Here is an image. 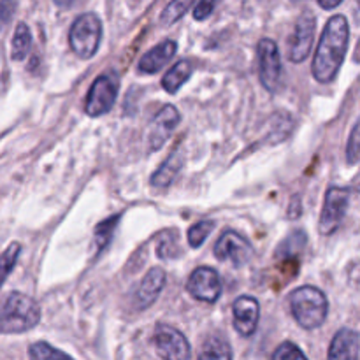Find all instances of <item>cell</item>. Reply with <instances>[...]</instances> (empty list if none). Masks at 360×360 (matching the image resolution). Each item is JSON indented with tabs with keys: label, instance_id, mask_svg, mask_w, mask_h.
<instances>
[{
	"label": "cell",
	"instance_id": "obj_30",
	"mask_svg": "<svg viewBox=\"0 0 360 360\" xmlns=\"http://www.w3.org/2000/svg\"><path fill=\"white\" fill-rule=\"evenodd\" d=\"M341 2H343V0H319L320 7H322V9H327V11L336 9Z\"/></svg>",
	"mask_w": 360,
	"mask_h": 360
},
{
	"label": "cell",
	"instance_id": "obj_3",
	"mask_svg": "<svg viewBox=\"0 0 360 360\" xmlns=\"http://www.w3.org/2000/svg\"><path fill=\"white\" fill-rule=\"evenodd\" d=\"M290 311L295 322L306 330L319 329L329 313V301L320 288L306 285L290 295Z\"/></svg>",
	"mask_w": 360,
	"mask_h": 360
},
{
	"label": "cell",
	"instance_id": "obj_20",
	"mask_svg": "<svg viewBox=\"0 0 360 360\" xmlns=\"http://www.w3.org/2000/svg\"><path fill=\"white\" fill-rule=\"evenodd\" d=\"M32 49V34L27 23H20L14 30L13 44H11V56L16 62H21L28 56Z\"/></svg>",
	"mask_w": 360,
	"mask_h": 360
},
{
	"label": "cell",
	"instance_id": "obj_7",
	"mask_svg": "<svg viewBox=\"0 0 360 360\" xmlns=\"http://www.w3.org/2000/svg\"><path fill=\"white\" fill-rule=\"evenodd\" d=\"M153 345L158 357L164 360H190L192 348L181 330L160 323L153 334Z\"/></svg>",
	"mask_w": 360,
	"mask_h": 360
},
{
	"label": "cell",
	"instance_id": "obj_24",
	"mask_svg": "<svg viewBox=\"0 0 360 360\" xmlns=\"http://www.w3.org/2000/svg\"><path fill=\"white\" fill-rule=\"evenodd\" d=\"M118 220L120 217L108 218V220L101 221V224L95 227V243H97V248L101 250V252L111 243L112 234H115L116 231V225H118Z\"/></svg>",
	"mask_w": 360,
	"mask_h": 360
},
{
	"label": "cell",
	"instance_id": "obj_5",
	"mask_svg": "<svg viewBox=\"0 0 360 360\" xmlns=\"http://www.w3.org/2000/svg\"><path fill=\"white\" fill-rule=\"evenodd\" d=\"M118 77L115 74H102L90 86L84 102V112L91 118L105 115L111 111L118 97Z\"/></svg>",
	"mask_w": 360,
	"mask_h": 360
},
{
	"label": "cell",
	"instance_id": "obj_32",
	"mask_svg": "<svg viewBox=\"0 0 360 360\" xmlns=\"http://www.w3.org/2000/svg\"><path fill=\"white\" fill-rule=\"evenodd\" d=\"M292 2H302V0H292Z\"/></svg>",
	"mask_w": 360,
	"mask_h": 360
},
{
	"label": "cell",
	"instance_id": "obj_15",
	"mask_svg": "<svg viewBox=\"0 0 360 360\" xmlns=\"http://www.w3.org/2000/svg\"><path fill=\"white\" fill-rule=\"evenodd\" d=\"M176 49L178 44L171 39H165V41L158 42L155 48H151L143 58L139 60V72L143 74H155L158 70L164 69L169 62L172 60V56L176 55Z\"/></svg>",
	"mask_w": 360,
	"mask_h": 360
},
{
	"label": "cell",
	"instance_id": "obj_6",
	"mask_svg": "<svg viewBox=\"0 0 360 360\" xmlns=\"http://www.w3.org/2000/svg\"><path fill=\"white\" fill-rule=\"evenodd\" d=\"M259 76L260 83L267 91H278L281 86L283 77V67H281L280 49L273 39H260L259 46Z\"/></svg>",
	"mask_w": 360,
	"mask_h": 360
},
{
	"label": "cell",
	"instance_id": "obj_27",
	"mask_svg": "<svg viewBox=\"0 0 360 360\" xmlns=\"http://www.w3.org/2000/svg\"><path fill=\"white\" fill-rule=\"evenodd\" d=\"M220 4V0H200L199 4L193 9V18L197 21H202L206 18H210L213 14V11L217 9V6Z\"/></svg>",
	"mask_w": 360,
	"mask_h": 360
},
{
	"label": "cell",
	"instance_id": "obj_10",
	"mask_svg": "<svg viewBox=\"0 0 360 360\" xmlns=\"http://www.w3.org/2000/svg\"><path fill=\"white\" fill-rule=\"evenodd\" d=\"M316 20L311 13L301 14L295 23V30L288 42V58L294 63H301L308 58L311 51L313 39H315Z\"/></svg>",
	"mask_w": 360,
	"mask_h": 360
},
{
	"label": "cell",
	"instance_id": "obj_22",
	"mask_svg": "<svg viewBox=\"0 0 360 360\" xmlns=\"http://www.w3.org/2000/svg\"><path fill=\"white\" fill-rule=\"evenodd\" d=\"M20 255H21L20 243H11V245L6 248V252L0 253V288H2V285L6 283L7 276L13 273Z\"/></svg>",
	"mask_w": 360,
	"mask_h": 360
},
{
	"label": "cell",
	"instance_id": "obj_21",
	"mask_svg": "<svg viewBox=\"0 0 360 360\" xmlns=\"http://www.w3.org/2000/svg\"><path fill=\"white\" fill-rule=\"evenodd\" d=\"M28 355H30V360H74L65 352L51 347L46 341H37V343L32 345L28 348Z\"/></svg>",
	"mask_w": 360,
	"mask_h": 360
},
{
	"label": "cell",
	"instance_id": "obj_8",
	"mask_svg": "<svg viewBox=\"0 0 360 360\" xmlns=\"http://www.w3.org/2000/svg\"><path fill=\"white\" fill-rule=\"evenodd\" d=\"M350 204V190L341 186H330L326 193L322 213H320V232L323 236H330L338 231L347 214Z\"/></svg>",
	"mask_w": 360,
	"mask_h": 360
},
{
	"label": "cell",
	"instance_id": "obj_13",
	"mask_svg": "<svg viewBox=\"0 0 360 360\" xmlns=\"http://www.w3.org/2000/svg\"><path fill=\"white\" fill-rule=\"evenodd\" d=\"M179 115L178 109L174 105H165L160 112L153 118L150 127V134H148V144H150L151 151L160 150L165 144V141L171 137V134L174 132L176 127L179 125Z\"/></svg>",
	"mask_w": 360,
	"mask_h": 360
},
{
	"label": "cell",
	"instance_id": "obj_12",
	"mask_svg": "<svg viewBox=\"0 0 360 360\" xmlns=\"http://www.w3.org/2000/svg\"><path fill=\"white\" fill-rule=\"evenodd\" d=\"M232 315H234V329L243 338L253 336L260 320L259 301L250 295H241L236 299L234 306H232Z\"/></svg>",
	"mask_w": 360,
	"mask_h": 360
},
{
	"label": "cell",
	"instance_id": "obj_26",
	"mask_svg": "<svg viewBox=\"0 0 360 360\" xmlns=\"http://www.w3.org/2000/svg\"><path fill=\"white\" fill-rule=\"evenodd\" d=\"M271 360H308V357H306L304 352L297 345L290 343V341H285V343H281L276 348V352H274Z\"/></svg>",
	"mask_w": 360,
	"mask_h": 360
},
{
	"label": "cell",
	"instance_id": "obj_4",
	"mask_svg": "<svg viewBox=\"0 0 360 360\" xmlns=\"http://www.w3.org/2000/svg\"><path fill=\"white\" fill-rule=\"evenodd\" d=\"M102 41L101 18L94 13H84L74 20L69 32V44L79 58H94Z\"/></svg>",
	"mask_w": 360,
	"mask_h": 360
},
{
	"label": "cell",
	"instance_id": "obj_23",
	"mask_svg": "<svg viewBox=\"0 0 360 360\" xmlns=\"http://www.w3.org/2000/svg\"><path fill=\"white\" fill-rule=\"evenodd\" d=\"M193 4H195V0H171L169 6L162 11V25H172L178 20H181V18L192 9Z\"/></svg>",
	"mask_w": 360,
	"mask_h": 360
},
{
	"label": "cell",
	"instance_id": "obj_29",
	"mask_svg": "<svg viewBox=\"0 0 360 360\" xmlns=\"http://www.w3.org/2000/svg\"><path fill=\"white\" fill-rule=\"evenodd\" d=\"M16 11V0H0V27L7 25Z\"/></svg>",
	"mask_w": 360,
	"mask_h": 360
},
{
	"label": "cell",
	"instance_id": "obj_14",
	"mask_svg": "<svg viewBox=\"0 0 360 360\" xmlns=\"http://www.w3.org/2000/svg\"><path fill=\"white\" fill-rule=\"evenodd\" d=\"M165 271L162 267H153L148 271L146 276L141 281L139 288H137L136 295H134V302L139 309H148L155 301L158 299L160 292L165 287Z\"/></svg>",
	"mask_w": 360,
	"mask_h": 360
},
{
	"label": "cell",
	"instance_id": "obj_2",
	"mask_svg": "<svg viewBox=\"0 0 360 360\" xmlns=\"http://www.w3.org/2000/svg\"><path fill=\"white\" fill-rule=\"evenodd\" d=\"M41 322L37 302L21 292H11L0 308V334H23Z\"/></svg>",
	"mask_w": 360,
	"mask_h": 360
},
{
	"label": "cell",
	"instance_id": "obj_16",
	"mask_svg": "<svg viewBox=\"0 0 360 360\" xmlns=\"http://www.w3.org/2000/svg\"><path fill=\"white\" fill-rule=\"evenodd\" d=\"M359 334L352 329H341L330 341L327 360H359Z\"/></svg>",
	"mask_w": 360,
	"mask_h": 360
},
{
	"label": "cell",
	"instance_id": "obj_19",
	"mask_svg": "<svg viewBox=\"0 0 360 360\" xmlns=\"http://www.w3.org/2000/svg\"><path fill=\"white\" fill-rule=\"evenodd\" d=\"M197 360H232V347L220 336H210L204 341Z\"/></svg>",
	"mask_w": 360,
	"mask_h": 360
},
{
	"label": "cell",
	"instance_id": "obj_1",
	"mask_svg": "<svg viewBox=\"0 0 360 360\" xmlns=\"http://www.w3.org/2000/svg\"><path fill=\"white\" fill-rule=\"evenodd\" d=\"M350 42V27L343 14L327 21L313 58L311 72L319 83H330L340 72Z\"/></svg>",
	"mask_w": 360,
	"mask_h": 360
},
{
	"label": "cell",
	"instance_id": "obj_17",
	"mask_svg": "<svg viewBox=\"0 0 360 360\" xmlns=\"http://www.w3.org/2000/svg\"><path fill=\"white\" fill-rule=\"evenodd\" d=\"M193 74V63L190 60H179L178 63L171 67V69L165 72V76L162 77V86L167 94L174 95L186 81L190 79V76Z\"/></svg>",
	"mask_w": 360,
	"mask_h": 360
},
{
	"label": "cell",
	"instance_id": "obj_25",
	"mask_svg": "<svg viewBox=\"0 0 360 360\" xmlns=\"http://www.w3.org/2000/svg\"><path fill=\"white\" fill-rule=\"evenodd\" d=\"M214 229V221L211 220H202V221H197L195 225H192L188 231V245L192 248H199L202 246V243L206 241L207 236L213 232Z\"/></svg>",
	"mask_w": 360,
	"mask_h": 360
},
{
	"label": "cell",
	"instance_id": "obj_28",
	"mask_svg": "<svg viewBox=\"0 0 360 360\" xmlns=\"http://www.w3.org/2000/svg\"><path fill=\"white\" fill-rule=\"evenodd\" d=\"M360 158V123L352 132L350 141H348V162L355 164Z\"/></svg>",
	"mask_w": 360,
	"mask_h": 360
},
{
	"label": "cell",
	"instance_id": "obj_31",
	"mask_svg": "<svg viewBox=\"0 0 360 360\" xmlns=\"http://www.w3.org/2000/svg\"><path fill=\"white\" fill-rule=\"evenodd\" d=\"M76 2H79V0H55L56 6H60V7H70V6H74Z\"/></svg>",
	"mask_w": 360,
	"mask_h": 360
},
{
	"label": "cell",
	"instance_id": "obj_9",
	"mask_svg": "<svg viewBox=\"0 0 360 360\" xmlns=\"http://www.w3.org/2000/svg\"><path fill=\"white\" fill-rule=\"evenodd\" d=\"M214 257L220 262H231L234 267H243L253 257V248L241 234L236 231H225L214 245Z\"/></svg>",
	"mask_w": 360,
	"mask_h": 360
},
{
	"label": "cell",
	"instance_id": "obj_18",
	"mask_svg": "<svg viewBox=\"0 0 360 360\" xmlns=\"http://www.w3.org/2000/svg\"><path fill=\"white\" fill-rule=\"evenodd\" d=\"M183 167V157L179 151H174L164 164L160 165L157 172L151 176V185L155 188H167L172 181L176 179V176L179 174Z\"/></svg>",
	"mask_w": 360,
	"mask_h": 360
},
{
	"label": "cell",
	"instance_id": "obj_11",
	"mask_svg": "<svg viewBox=\"0 0 360 360\" xmlns=\"http://www.w3.org/2000/svg\"><path fill=\"white\" fill-rule=\"evenodd\" d=\"M186 290L193 299L202 302H214L221 294V281L213 267H197L188 278Z\"/></svg>",
	"mask_w": 360,
	"mask_h": 360
}]
</instances>
